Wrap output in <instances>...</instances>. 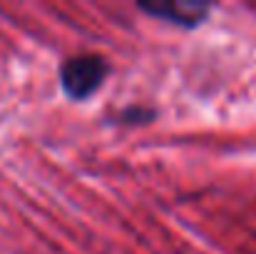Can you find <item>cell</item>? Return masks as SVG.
Listing matches in <instances>:
<instances>
[{
  "mask_svg": "<svg viewBox=\"0 0 256 254\" xmlns=\"http://www.w3.org/2000/svg\"><path fill=\"white\" fill-rule=\"evenodd\" d=\"M110 73V65L100 55H78L60 68V85L70 100H85L94 95Z\"/></svg>",
  "mask_w": 256,
  "mask_h": 254,
  "instance_id": "obj_1",
  "label": "cell"
},
{
  "mask_svg": "<svg viewBox=\"0 0 256 254\" xmlns=\"http://www.w3.org/2000/svg\"><path fill=\"white\" fill-rule=\"evenodd\" d=\"M152 120H154V110H150V107H127L117 117V122H122V125H147Z\"/></svg>",
  "mask_w": 256,
  "mask_h": 254,
  "instance_id": "obj_3",
  "label": "cell"
},
{
  "mask_svg": "<svg viewBox=\"0 0 256 254\" xmlns=\"http://www.w3.org/2000/svg\"><path fill=\"white\" fill-rule=\"evenodd\" d=\"M140 10L147 13V15H154L160 20H167V23H174L179 28H196L206 20L209 15V5L206 3H182V0H167V3H140Z\"/></svg>",
  "mask_w": 256,
  "mask_h": 254,
  "instance_id": "obj_2",
  "label": "cell"
}]
</instances>
